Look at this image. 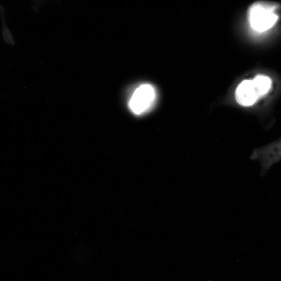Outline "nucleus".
<instances>
[{
    "mask_svg": "<svg viewBox=\"0 0 281 281\" xmlns=\"http://www.w3.org/2000/svg\"><path fill=\"white\" fill-rule=\"evenodd\" d=\"M0 15H1L3 25V37L7 44H10L12 46L15 45V41L12 35L8 29L6 23L5 11L4 7L0 4Z\"/></svg>",
    "mask_w": 281,
    "mask_h": 281,
    "instance_id": "20e7f679",
    "label": "nucleus"
},
{
    "mask_svg": "<svg viewBox=\"0 0 281 281\" xmlns=\"http://www.w3.org/2000/svg\"><path fill=\"white\" fill-rule=\"evenodd\" d=\"M276 6L271 4L257 2L248 10V20L251 28L259 32H265L273 26L278 19Z\"/></svg>",
    "mask_w": 281,
    "mask_h": 281,
    "instance_id": "f03ea898",
    "label": "nucleus"
},
{
    "mask_svg": "<svg viewBox=\"0 0 281 281\" xmlns=\"http://www.w3.org/2000/svg\"><path fill=\"white\" fill-rule=\"evenodd\" d=\"M156 99L154 87L149 84L139 86L132 94L129 107L135 115H142L153 107Z\"/></svg>",
    "mask_w": 281,
    "mask_h": 281,
    "instance_id": "7ed1b4c3",
    "label": "nucleus"
},
{
    "mask_svg": "<svg viewBox=\"0 0 281 281\" xmlns=\"http://www.w3.org/2000/svg\"><path fill=\"white\" fill-rule=\"evenodd\" d=\"M271 84V79L263 75L257 76L253 80H244L237 87L236 100L242 106H252L269 92Z\"/></svg>",
    "mask_w": 281,
    "mask_h": 281,
    "instance_id": "f257e3e1",
    "label": "nucleus"
}]
</instances>
